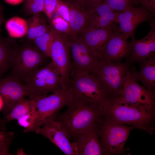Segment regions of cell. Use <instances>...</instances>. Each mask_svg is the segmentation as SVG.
I'll return each instance as SVG.
<instances>
[{"label":"cell","mask_w":155,"mask_h":155,"mask_svg":"<svg viewBox=\"0 0 155 155\" xmlns=\"http://www.w3.org/2000/svg\"><path fill=\"white\" fill-rule=\"evenodd\" d=\"M120 94L106 96L102 101L100 103L102 115L117 123L133 126L152 134L155 113L129 105Z\"/></svg>","instance_id":"cell-1"},{"label":"cell","mask_w":155,"mask_h":155,"mask_svg":"<svg viewBox=\"0 0 155 155\" xmlns=\"http://www.w3.org/2000/svg\"><path fill=\"white\" fill-rule=\"evenodd\" d=\"M66 110L56 119L66 130L70 137L76 138L82 131L96 123L102 115L100 104L73 100Z\"/></svg>","instance_id":"cell-2"},{"label":"cell","mask_w":155,"mask_h":155,"mask_svg":"<svg viewBox=\"0 0 155 155\" xmlns=\"http://www.w3.org/2000/svg\"><path fill=\"white\" fill-rule=\"evenodd\" d=\"M47 57L30 41L16 45L9 76L26 84L37 70L49 62Z\"/></svg>","instance_id":"cell-3"},{"label":"cell","mask_w":155,"mask_h":155,"mask_svg":"<svg viewBox=\"0 0 155 155\" xmlns=\"http://www.w3.org/2000/svg\"><path fill=\"white\" fill-rule=\"evenodd\" d=\"M29 98L35 102L34 124L29 132H35L44 124L55 119L60 110L73 100L69 87L62 88L49 95Z\"/></svg>","instance_id":"cell-4"},{"label":"cell","mask_w":155,"mask_h":155,"mask_svg":"<svg viewBox=\"0 0 155 155\" xmlns=\"http://www.w3.org/2000/svg\"><path fill=\"white\" fill-rule=\"evenodd\" d=\"M96 126L104 155L123 153L124 145L130 132L136 128L117 123L102 115L96 122Z\"/></svg>","instance_id":"cell-5"},{"label":"cell","mask_w":155,"mask_h":155,"mask_svg":"<svg viewBox=\"0 0 155 155\" xmlns=\"http://www.w3.org/2000/svg\"><path fill=\"white\" fill-rule=\"evenodd\" d=\"M130 64L101 60L90 74L99 82L106 96L118 94L122 91Z\"/></svg>","instance_id":"cell-6"},{"label":"cell","mask_w":155,"mask_h":155,"mask_svg":"<svg viewBox=\"0 0 155 155\" xmlns=\"http://www.w3.org/2000/svg\"><path fill=\"white\" fill-rule=\"evenodd\" d=\"M71 53V78L90 74L101 61L77 35L65 36Z\"/></svg>","instance_id":"cell-7"},{"label":"cell","mask_w":155,"mask_h":155,"mask_svg":"<svg viewBox=\"0 0 155 155\" xmlns=\"http://www.w3.org/2000/svg\"><path fill=\"white\" fill-rule=\"evenodd\" d=\"M25 84L29 89L30 98L46 95L62 88L60 75L52 61L37 70Z\"/></svg>","instance_id":"cell-8"},{"label":"cell","mask_w":155,"mask_h":155,"mask_svg":"<svg viewBox=\"0 0 155 155\" xmlns=\"http://www.w3.org/2000/svg\"><path fill=\"white\" fill-rule=\"evenodd\" d=\"M49 26L53 35L50 58L59 73L62 88L69 87L71 65L69 44L63 34Z\"/></svg>","instance_id":"cell-9"},{"label":"cell","mask_w":155,"mask_h":155,"mask_svg":"<svg viewBox=\"0 0 155 155\" xmlns=\"http://www.w3.org/2000/svg\"><path fill=\"white\" fill-rule=\"evenodd\" d=\"M120 95L129 105L149 113H155L154 93L140 85L130 70Z\"/></svg>","instance_id":"cell-10"},{"label":"cell","mask_w":155,"mask_h":155,"mask_svg":"<svg viewBox=\"0 0 155 155\" xmlns=\"http://www.w3.org/2000/svg\"><path fill=\"white\" fill-rule=\"evenodd\" d=\"M73 100L100 104L106 97L99 82L90 74L70 78Z\"/></svg>","instance_id":"cell-11"},{"label":"cell","mask_w":155,"mask_h":155,"mask_svg":"<svg viewBox=\"0 0 155 155\" xmlns=\"http://www.w3.org/2000/svg\"><path fill=\"white\" fill-rule=\"evenodd\" d=\"M30 94L27 85L18 79L9 76L0 78V95L5 117L17 103Z\"/></svg>","instance_id":"cell-12"},{"label":"cell","mask_w":155,"mask_h":155,"mask_svg":"<svg viewBox=\"0 0 155 155\" xmlns=\"http://www.w3.org/2000/svg\"><path fill=\"white\" fill-rule=\"evenodd\" d=\"M36 133L48 138L67 155H76L73 142L61 124L56 118L36 129Z\"/></svg>","instance_id":"cell-13"},{"label":"cell","mask_w":155,"mask_h":155,"mask_svg":"<svg viewBox=\"0 0 155 155\" xmlns=\"http://www.w3.org/2000/svg\"><path fill=\"white\" fill-rule=\"evenodd\" d=\"M115 22L118 25L119 31L135 39L134 32L141 23L151 19L152 15L142 7H135L124 11L115 12Z\"/></svg>","instance_id":"cell-14"},{"label":"cell","mask_w":155,"mask_h":155,"mask_svg":"<svg viewBox=\"0 0 155 155\" xmlns=\"http://www.w3.org/2000/svg\"><path fill=\"white\" fill-rule=\"evenodd\" d=\"M128 37L120 32L118 27L104 45L101 54V60L119 63L124 58H127L131 51L130 42L127 40Z\"/></svg>","instance_id":"cell-15"},{"label":"cell","mask_w":155,"mask_h":155,"mask_svg":"<svg viewBox=\"0 0 155 155\" xmlns=\"http://www.w3.org/2000/svg\"><path fill=\"white\" fill-rule=\"evenodd\" d=\"M118 27V25L114 21L103 28H86L77 35L100 59L101 53L104 45Z\"/></svg>","instance_id":"cell-16"},{"label":"cell","mask_w":155,"mask_h":155,"mask_svg":"<svg viewBox=\"0 0 155 155\" xmlns=\"http://www.w3.org/2000/svg\"><path fill=\"white\" fill-rule=\"evenodd\" d=\"M151 29L148 34L138 40H132L128 62L131 64L141 62L155 55V23L152 19L149 21Z\"/></svg>","instance_id":"cell-17"},{"label":"cell","mask_w":155,"mask_h":155,"mask_svg":"<svg viewBox=\"0 0 155 155\" xmlns=\"http://www.w3.org/2000/svg\"><path fill=\"white\" fill-rule=\"evenodd\" d=\"M73 142L76 155H104L96 123L80 133Z\"/></svg>","instance_id":"cell-18"},{"label":"cell","mask_w":155,"mask_h":155,"mask_svg":"<svg viewBox=\"0 0 155 155\" xmlns=\"http://www.w3.org/2000/svg\"><path fill=\"white\" fill-rule=\"evenodd\" d=\"M86 6L87 19L84 29L106 27L115 21V12L104 1H102L95 5Z\"/></svg>","instance_id":"cell-19"},{"label":"cell","mask_w":155,"mask_h":155,"mask_svg":"<svg viewBox=\"0 0 155 155\" xmlns=\"http://www.w3.org/2000/svg\"><path fill=\"white\" fill-rule=\"evenodd\" d=\"M70 10L69 22L71 35H77L85 28L87 21L86 6L81 0H63Z\"/></svg>","instance_id":"cell-20"},{"label":"cell","mask_w":155,"mask_h":155,"mask_svg":"<svg viewBox=\"0 0 155 155\" xmlns=\"http://www.w3.org/2000/svg\"><path fill=\"white\" fill-rule=\"evenodd\" d=\"M141 70L137 71L134 67L130 71L136 80L141 81L146 88L154 93L155 87V55L140 63Z\"/></svg>","instance_id":"cell-21"},{"label":"cell","mask_w":155,"mask_h":155,"mask_svg":"<svg viewBox=\"0 0 155 155\" xmlns=\"http://www.w3.org/2000/svg\"><path fill=\"white\" fill-rule=\"evenodd\" d=\"M28 31L26 36L29 41H33L50 30L40 13L32 16L27 20Z\"/></svg>","instance_id":"cell-22"},{"label":"cell","mask_w":155,"mask_h":155,"mask_svg":"<svg viewBox=\"0 0 155 155\" xmlns=\"http://www.w3.org/2000/svg\"><path fill=\"white\" fill-rule=\"evenodd\" d=\"M15 45L11 40L0 36V78L10 69Z\"/></svg>","instance_id":"cell-23"},{"label":"cell","mask_w":155,"mask_h":155,"mask_svg":"<svg viewBox=\"0 0 155 155\" xmlns=\"http://www.w3.org/2000/svg\"><path fill=\"white\" fill-rule=\"evenodd\" d=\"M5 28L10 36L12 38H20L26 36L28 31L27 21L23 18L15 16L8 20Z\"/></svg>","instance_id":"cell-24"},{"label":"cell","mask_w":155,"mask_h":155,"mask_svg":"<svg viewBox=\"0 0 155 155\" xmlns=\"http://www.w3.org/2000/svg\"><path fill=\"white\" fill-rule=\"evenodd\" d=\"M34 102L33 99L29 98L21 100L13 106L3 119L5 123L14 119L18 120L31 111Z\"/></svg>","instance_id":"cell-25"},{"label":"cell","mask_w":155,"mask_h":155,"mask_svg":"<svg viewBox=\"0 0 155 155\" xmlns=\"http://www.w3.org/2000/svg\"><path fill=\"white\" fill-rule=\"evenodd\" d=\"M5 123L3 119H0V155H12L9 152V148L14 138V134L5 130Z\"/></svg>","instance_id":"cell-26"},{"label":"cell","mask_w":155,"mask_h":155,"mask_svg":"<svg viewBox=\"0 0 155 155\" xmlns=\"http://www.w3.org/2000/svg\"><path fill=\"white\" fill-rule=\"evenodd\" d=\"M52 38V32L50 28L49 31L37 37L33 41L34 44L44 55L50 57Z\"/></svg>","instance_id":"cell-27"},{"label":"cell","mask_w":155,"mask_h":155,"mask_svg":"<svg viewBox=\"0 0 155 155\" xmlns=\"http://www.w3.org/2000/svg\"><path fill=\"white\" fill-rule=\"evenodd\" d=\"M44 0H25L22 11L26 16L33 15L43 11Z\"/></svg>","instance_id":"cell-28"},{"label":"cell","mask_w":155,"mask_h":155,"mask_svg":"<svg viewBox=\"0 0 155 155\" xmlns=\"http://www.w3.org/2000/svg\"><path fill=\"white\" fill-rule=\"evenodd\" d=\"M49 20L50 25L56 30L65 36L71 35L69 23L61 17L56 15Z\"/></svg>","instance_id":"cell-29"},{"label":"cell","mask_w":155,"mask_h":155,"mask_svg":"<svg viewBox=\"0 0 155 155\" xmlns=\"http://www.w3.org/2000/svg\"><path fill=\"white\" fill-rule=\"evenodd\" d=\"M114 12L124 11L133 7V0H103Z\"/></svg>","instance_id":"cell-30"},{"label":"cell","mask_w":155,"mask_h":155,"mask_svg":"<svg viewBox=\"0 0 155 155\" xmlns=\"http://www.w3.org/2000/svg\"><path fill=\"white\" fill-rule=\"evenodd\" d=\"M55 13L69 23L70 20L69 9L67 4L63 0H59Z\"/></svg>","instance_id":"cell-31"},{"label":"cell","mask_w":155,"mask_h":155,"mask_svg":"<svg viewBox=\"0 0 155 155\" xmlns=\"http://www.w3.org/2000/svg\"><path fill=\"white\" fill-rule=\"evenodd\" d=\"M59 0H44V12L49 19H51L54 13Z\"/></svg>","instance_id":"cell-32"},{"label":"cell","mask_w":155,"mask_h":155,"mask_svg":"<svg viewBox=\"0 0 155 155\" xmlns=\"http://www.w3.org/2000/svg\"><path fill=\"white\" fill-rule=\"evenodd\" d=\"M134 4H139L153 15L155 14V0H133Z\"/></svg>","instance_id":"cell-33"},{"label":"cell","mask_w":155,"mask_h":155,"mask_svg":"<svg viewBox=\"0 0 155 155\" xmlns=\"http://www.w3.org/2000/svg\"><path fill=\"white\" fill-rule=\"evenodd\" d=\"M86 6H90L100 3L103 0H81Z\"/></svg>","instance_id":"cell-34"},{"label":"cell","mask_w":155,"mask_h":155,"mask_svg":"<svg viewBox=\"0 0 155 155\" xmlns=\"http://www.w3.org/2000/svg\"><path fill=\"white\" fill-rule=\"evenodd\" d=\"M8 3L12 5H16L21 3L23 0H5Z\"/></svg>","instance_id":"cell-35"},{"label":"cell","mask_w":155,"mask_h":155,"mask_svg":"<svg viewBox=\"0 0 155 155\" xmlns=\"http://www.w3.org/2000/svg\"><path fill=\"white\" fill-rule=\"evenodd\" d=\"M3 14L2 10L1 7L0 6V27L3 22Z\"/></svg>","instance_id":"cell-36"},{"label":"cell","mask_w":155,"mask_h":155,"mask_svg":"<svg viewBox=\"0 0 155 155\" xmlns=\"http://www.w3.org/2000/svg\"><path fill=\"white\" fill-rule=\"evenodd\" d=\"M3 105V102L2 98L0 95V110L2 108Z\"/></svg>","instance_id":"cell-37"}]
</instances>
